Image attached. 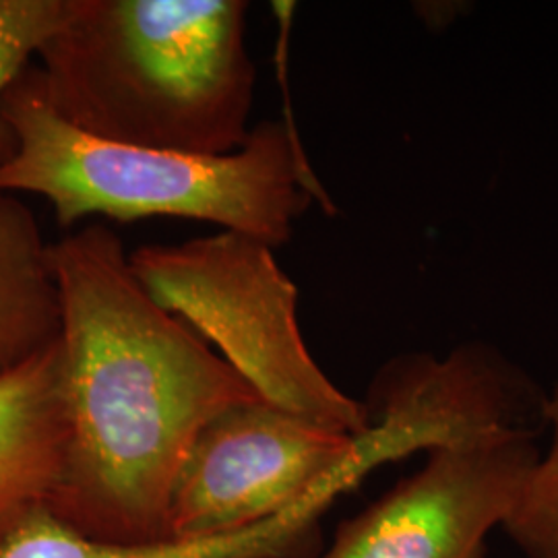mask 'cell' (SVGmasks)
<instances>
[{
    "label": "cell",
    "instance_id": "cell-9",
    "mask_svg": "<svg viewBox=\"0 0 558 558\" xmlns=\"http://www.w3.org/2000/svg\"><path fill=\"white\" fill-rule=\"evenodd\" d=\"M62 302L34 211L0 191V375L60 338Z\"/></svg>",
    "mask_w": 558,
    "mask_h": 558
},
{
    "label": "cell",
    "instance_id": "cell-1",
    "mask_svg": "<svg viewBox=\"0 0 558 558\" xmlns=\"http://www.w3.org/2000/svg\"><path fill=\"white\" fill-rule=\"evenodd\" d=\"M52 267L69 442L46 509L87 538H168L172 490L201 430L260 398L143 292L108 226L89 223L54 242Z\"/></svg>",
    "mask_w": 558,
    "mask_h": 558
},
{
    "label": "cell",
    "instance_id": "cell-4",
    "mask_svg": "<svg viewBox=\"0 0 558 558\" xmlns=\"http://www.w3.org/2000/svg\"><path fill=\"white\" fill-rule=\"evenodd\" d=\"M274 246L221 230L129 255L143 292L207 341L263 401L345 435L368 428L364 403L345 396L306 348L299 288Z\"/></svg>",
    "mask_w": 558,
    "mask_h": 558
},
{
    "label": "cell",
    "instance_id": "cell-10",
    "mask_svg": "<svg viewBox=\"0 0 558 558\" xmlns=\"http://www.w3.org/2000/svg\"><path fill=\"white\" fill-rule=\"evenodd\" d=\"M542 420L553 430L550 447L534 463L500 527L525 557L558 558V380L542 401Z\"/></svg>",
    "mask_w": 558,
    "mask_h": 558
},
{
    "label": "cell",
    "instance_id": "cell-3",
    "mask_svg": "<svg viewBox=\"0 0 558 558\" xmlns=\"http://www.w3.org/2000/svg\"><path fill=\"white\" fill-rule=\"evenodd\" d=\"M0 114L15 151L0 191L48 201L62 228L89 216L209 221L278 248L320 195L290 126L267 120L226 156H199L98 140L60 119L29 64L7 89Z\"/></svg>",
    "mask_w": 558,
    "mask_h": 558
},
{
    "label": "cell",
    "instance_id": "cell-5",
    "mask_svg": "<svg viewBox=\"0 0 558 558\" xmlns=\"http://www.w3.org/2000/svg\"><path fill=\"white\" fill-rule=\"evenodd\" d=\"M345 435L255 399L211 420L180 468L168 538H209L278 518L333 478L352 456Z\"/></svg>",
    "mask_w": 558,
    "mask_h": 558
},
{
    "label": "cell",
    "instance_id": "cell-11",
    "mask_svg": "<svg viewBox=\"0 0 558 558\" xmlns=\"http://www.w3.org/2000/svg\"><path fill=\"white\" fill-rule=\"evenodd\" d=\"M75 9L77 0H0V101ZM13 151V131L0 114V166Z\"/></svg>",
    "mask_w": 558,
    "mask_h": 558
},
{
    "label": "cell",
    "instance_id": "cell-6",
    "mask_svg": "<svg viewBox=\"0 0 558 558\" xmlns=\"http://www.w3.org/2000/svg\"><path fill=\"white\" fill-rule=\"evenodd\" d=\"M530 426H497L428 451L426 463L356 518L319 558H486L538 461Z\"/></svg>",
    "mask_w": 558,
    "mask_h": 558
},
{
    "label": "cell",
    "instance_id": "cell-2",
    "mask_svg": "<svg viewBox=\"0 0 558 558\" xmlns=\"http://www.w3.org/2000/svg\"><path fill=\"white\" fill-rule=\"evenodd\" d=\"M244 0H77L38 52L41 96L98 140L226 156L251 135Z\"/></svg>",
    "mask_w": 558,
    "mask_h": 558
},
{
    "label": "cell",
    "instance_id": "cell-8",
    "mask_svg": "<svg viewBox=\"0 0 558 558\" xmlns=\"http://www.w3.org/2000/svg\"><path fill=\"white\" fill-rule=\"evenodd\" d=\"M69 442L60 338L0 375V532L48 507Z\"/></svg>",
    "mask_w": 558,
    "mask_h": 558
},
{
    "label": "cell",
    "instance_id": "cell-12",
    "mask_svg": "<svg viewBox=\"0 0 558 558\" xmlns=\"http://www.w3.org/2000/svg\"><path fill=\"white\" fill-rule=\"evenodd\" d=\"M288 558H319L313 550L311 553H302V555H294V557H288Z\"/></svg>",
    "mask_w": 558,
    "mask_h": 558
},
{
    "label": "cell",
    "instance_id": "cell-7",
    "mask_svg": "<svg viewBox=\"0 0 558 558\" xmlns=\"http://www.w3.org/2000/svg\"><path fill=\"white\" fill-rule=\"evenodd\" d=\"M356 488L339 470L315 493L278 518L209 538L106 542L75 532L46 507L27 511L0 532V558H288L313 550L319 521L336 500Z\"/></svg>",
    "mask_w": 558,
    "mask_h": 558
}]
</instances>
